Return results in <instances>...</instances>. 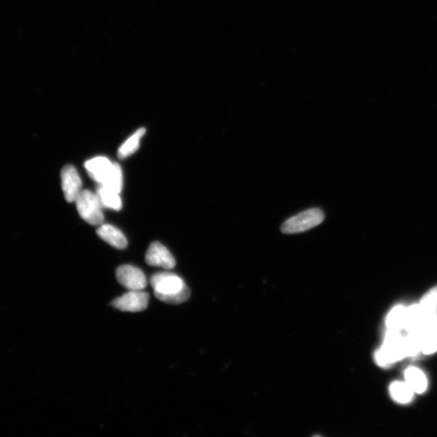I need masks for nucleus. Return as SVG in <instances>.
<instances>
[{"instance_id":"1","label":"nucleus","mask_w":437,"mask_h":437,"mask_svg":"<svg viewBox=\"0 0 437 437\" xmlns=\"http://www.w3.org/2000/svg\"><path fill=\"white\" fill-rule=\"evenodd\" d=\"M154 295L159 300L170 304H180L188 300L190 291L181 277L170 272H159L150 279Z\"/></svg>"},{"instance_id":"2","label":"nucleus","mask_w":437,"mask_h":437,"mask_svg":"<svg viewBox=\"0 0 437 437\" xmlns=\"http://www.w3.org/2000/svg\"><path fill=\"white\" fill-rule=\"evenodd\" d=\"M407 357L404 348V338L400 331L388 330L385 337L384 344L375 353L377 366L388 368L396 362Z\"/></svg>"},{"instance_id":"3","label":"nucleus","mask_w":437,"mask_h":437,"mask_svg":"<svg viewBox=\"0 0 437 437\" xmlns=\"http://www.w3.org/2000/svg\"><path fill=\"white\" fill-rule=\"evenodd\" d=\"M75 203L80 217L88 224L98 226L103 224V207L97 194L88 190H82Z\"/></svg>"},{"instance_id":"4","label":"nucleus","mask_w":437,"mask_h":437,"mask_svg":"<svg viewBox=\"0 0 437 437\" xmlns=\"http://www.w3.org/2000/svg\"><path fill=\"white\" fill-rule=\"evenodd\" d=\"M324 218V213L320 209H309L286 221L281 227V231L285 234L303 233L322 224Z\"/></svg>"},{"instance_id":"5","label":"nucleus","mask_w":437,"mask_h":437,"mask_svg":"<svg viewBox=\"0 0 437 437\" xmlns=\"http://www.w3.org/2000/svg\"><path fill=\"white\" fill-rule=\"evenodd\" d=\"M149 294L143 290H131L113 300L111 306L124 312L137 313L148 308Z\"/></svg>"},{"instance_id":"6","label":"nucleus","mask_w":437,"mask_h":437,"mask_svg":"<svg viewBox=\"0 0 437 437\" xmlns=\"http://www.w3.org/2000/svg\"><path fill=\"white\" fill-rule=\"evenodd\" d=\"M118 283L127 290H144L147 287L144 273L131 265H122L116 270Z\"/></svg>"},{"instance_id":"7","label":"nucleus","mask_w":437,"mask_h":437,"mask_svg":"<svg viewBox=\"0 0 437 437\" xmlns=\"http://www.w3.org/2000/svg\"><path fill=\"white\" fill-rule=\"evenodd\" d=\"M145 261L149 266L159 267L167 270H171L176 266L174 256L160 243L150 245L146 253Z\"/></svg>"},{"instance_id":"8","label":"nucleus","mask_w":437,"mask_h":437,"mask_svg":"<svg viewBox=\"0 0 437 437\" xmlns=\"http://www.w3.org/2000/svg\"><path fill=\"white\" fill-rule=\"evenodd\" d=\"M62 188L67 202L76 201L82 191V181L75 167L67 165L61 172Z\"/></svg>"},{"instance_id":"9","label":"nucleus","mask_w":437,"mask_h":437,"mask_svg":"<svg viewBox=\"0 0 437 437\" xmlns=\"http://www.w3.org/2000/svg\"><path fill=\"white\" fill-rule=\"evenodd\" d=\"M113 163L104 157H97L91 159L85 164L88 175L98 185H102L112 170Z\"/></svg>"},{"instance_id":"10","label":"nucleus","mask_w":437,"mask_h":437,"mask_svg":"<svg viewBox=\"0 0 437 437\" xmlns=\"http://www.w3.org/2000/svg\"><path fill=\"white\" fill-rule=\"evenodd\" d=\"M430 320L423 312L420 304H414L406 309L404 329L408 333L421 331Z\"/></svg>"},{"instance_id":"11","label":"nucleus","mask_w":437,"mask_h":437,"mask_svg":"<svg viewBox=\"0 0 437 437\" xmlns=\"http://www.w3.org/2000/svg\"><path fill=\"white\" fill-rule=\"evenodd\" d=\"M97 234L100 238L106 241L109 245H112L113 247L124 249L127 247L126 236L115 226L102 224L99 226Z\"/></svg>"},{"instance_id":"12","label":"nucleus","mask_w":437,"mask_h":437,"mask_svg":"<svg viewBox=\"0 0 437 437\" xmlns=\"http://www.w3.org/2000/svg\"><path fill=\"white\" fill-rule=\"evenodd\" d=\"M421 332L422 335V352L430 355L437 352V317L432 318L427 322Z\"/></svg>"},{"instance_id":"13","label":"nucleus","mask_w":437,"mask_h":437,"mask_svg":"<svg viewBox=\"0 0 437 437\" xmlns=\"http://www.w3.org/2000/svg\"><path fill=\"white\" fill-rule=\"evenodd\" d=\"M96 194H98L103 208L112 209V210L115 211L121 210L122 202L120 193H117L116 191L109 189L103 185H99Z\"/></svg>"},{"instance_id":"14","label":"nucleus","mask_w":437,"mask_h":437,"mask_svg":"<svg viewBox=\"0 0 437 437\" xmlns=\"http://www.w3.org/2000/svg\"><path fill=\"white\" fill-rule=\"evenodd\" d=\"M405 380L414 393H425L427 387V377L421 370L415 367L407 368L405 372Z\"/></svg>"},{"instance_id":"15","label":"nucleus","mask_w":437,"mask_h":437,"mask_svg":"<svg viewBox=\"0 0 437 437\" xmlns=\"http://www.w3.org/2000/svg\"><path fill=\"white\" fill-rule=\"evenodd\" d=\"M146 133L145 128H140L136 131L133 135L127 139L124 144L118 148L117 157L120 159H125L134 154L139 148L140 139Z\"/></svg>"},{"instance_id":"16","label":"nucleus","mask_w":437,"mask_h":437,"mask_svg":"<svg viewBox=\"0 0 437 437\" xmlns=\"http://www.w3.org/2000/svg\"><path fill=\"white\" fill-rule=\"evenodd\" d=\"M391 397L401 404H407L412 402L414 391L410 388L406 382L395 381L390 387Z\"/></svg>"},{"instance_id":"17","label":"nucleus","mask_w":437,"mask_h":437,"mask_svg":"<svg viewBox=\"0 0 437 437\" xmlns=\"http://www.w3.org/2000/svg\"><path fill=\"white\" fill-rule=\"evenodd\" d=\"M406 309L403 306L394 307L386 317V326L388 330L401 331L404 329Z\"/></svg>"},{"instance_id":"18","label":"nucleus","mask_w":437,"mask_h":437,"mask_svg":"<svg viewBox=\"0 0 437 437\" xmlns=\"http://www.w3.org/2000/svg\"><path fill=\"white\" fill-rule=\"evenodd\" d=\"M420 306L429 320L437 317V286L423 295Z\"/></svg>"},{"instance_id":"19","label":"nucleus","mask_w":437,"mask_h":437,"mask_svg":"<svg viewBox=\"0 0 437 437\" xmlns=\"http://www.w3.org/2000/svg\"><path fill=\"white\" fill-rule=\"evenodd\" d=\"M404 348L407 357H416L422 352L421 332H412L407 337H405Z\"/></svg>"},{"instance_id":"20","label":"nucleus","mask_w":437,"mask_h":437,"mask_svg":"<svg viewBox=\"0 0 437 437\" xmlns=\"http://www.w3.org/2000/svg\"><path fill=\"white\" fill-rule=\"evenodd\" d=\"M102 185L121 194L124 188V175H122V168L117 163H113L111 174Z\"/></svg>"}]
</instances>
